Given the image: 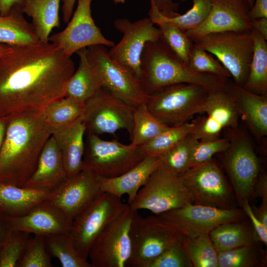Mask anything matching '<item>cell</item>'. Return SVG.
<instances>
[{"mask_svg":"<svg viewBox=\"0 0 267 267\" xmlns=\"http://www.w3.org/2000/svg\"><path fill=\"white\" fill-rule=\"evenodd\" d=\"M30 234L10 230L2 242L0 251V267H16Z\"/></svg>","mask_w":267,"mask_h":267,"instance_id":"b9f144b4","label":"cell"},{"mask_svg":"<svg viewBox=\"0 0 267 267\" xmlns=\"http://www.w3.org/2000/svg\"><path fill=\"white\" fill-rule=\"evenodd\" d=\"M194 44L216 57L229 72L234 83L243 86L253 53L251 31L211 33Z\"/></svg>","mask_w":267,"mask_h":267,"instance_id":"9c48e42d","label":"cell"},{"mask_svg":"<svg viewBox=\"0 0 267 267\" xmlns=\"http://www.w3.org/2000/svg\"><path fill=\"white\" fill-rule=\"evenodd\" d=\"M251 207L256 217L267 227V201L262 200L259 207Z\"/></svg>","mask_w":267,"mask_h":267,"instance_id":"f907efd6","label":"cell"},{"mask_svg":"<svg viewBox=\"0 0 267 267\" xmlns=\"http://www.w3.org/2000/svg\"><path fill=\"white\" fill-rule=\"evenodd\" d=\"M254 244L221 252L218 267H257L262 264L258 259Z\"/></svg>","mask_w":267,"mask_h":267,"instance_id":"ee69618b","label":"cell"},{"mask_svg":"<svg viewBox=\"0 0 267 267\" xmlns=\"http://www.w3.org/2000/svg\"><path fill=\"white\" fill-rule=\"evenodd\" d=\"M50 192L0 183V210L5 215L18 217L48 198Z\"/></svg>","mask_w":267,"mask_h":267,"instance_id":"484cf974","label":"cell"},{"mask_svg":"<svg viewBox=\"0 0 267 267\" xmlns=\"http://www.w3.org/2000/svg\"><path fill=\"white\" fill-rule=\"evenodd\" d=\"M249 14L251 20L261 17L267 18V0H254Z\"/></svg>","mask_w":267,"mask_h":267,"instance_id":"681fc988","label":"cell"},{"mask_svg":"<svg viewBox=\"0 0 267 267\" xmlns=\"http://www.w3.org/2000/svg\"><path fill=\"white\" fill-rule=\"evenodd\" d=\"M6 127V119L0 117V147L2 143Z\"/></svg>","mask_w":267,"mask_h":267,"instance_id":"9f6ffc18","label":"cell"},{"mask_svg":"<svg viewBox=\"0 0 267 267\" xmlns=\"http://www.w3.org/2000/svg\"><path fill=\"white\" fill-rule=\"evenodd\" d=\"M179 178L190 192L193 203L220 209H233V191L213 158L188 169Z\"/></svg>","mask_w":267,"mask_h":267,"instance_id":"8fae6325","label":"cell"},{"mask_svg":"<svg viewBox=\"0 0 267 267\" xmlns=\"http://www.w3.org/2000/svg\"><path fill=\"white\" fill-rule=\"evenodd\" d=\"M47 251L51 257L57 259L62 267H92L77 251L70 232L45 236Z\"/></svg>","mask_w":267,"mask_h":267,"instance_id":"836d02e7","label":"cell"},{"mask_svg":"<svg viewBox=\"0 0 267 267\" xmlns=\"http://www.w3.org/2000/svg\"><path fill=\"white\" fill-rule=\"evenodd\" d=\"M115 3H124L125 0H112Z\"/></svg>","mask_w":267,"mask_h":267,"instance_id":"680465c9","label":"cell"},{"mask_svg":"<svg viewBox=\"0 0 267 267\" xmlns=\"http://www.w3.org/2000/svg\"><path fill=\"white\" fill-rule=\"evenodd\" d=\"M86 141L83 167L97 177L110 178L119 176L147 156L141 146L104 140L93 134L88 133Z\"/></svg>","mask_w":267,"mask_h":267,"instance_id":"8992f818","label":"cell"},{"mask_svg":"<svg viewBox=\"0 0 267 267\" xmlns=\"http://www.w3.org/2000/svg\"><path fill=\"white\" fill-rule=\"evenodd\" d=\"M0 58V117L40 110L65 96L74 61L51 43L11 46Z\"/></svg>","mask_w":267,"mask_h":267,"instance_id":"6da1fadb","label":"cell"},{"mask_svg":"<svg viewBox=\"0 0 267 267\" xmlns=\"http://www.w3.org/2000/svg\"><path fill=\"white\" fill-rule=\"evenodd\" d=\"M192 7L183 14H178L169 17L163 15L157 8L152 0H150L149 18L154 24L160 22L171 23L185 32L194 29L206 20L211 8V0H192Z\"/></svg>","mask_w":267,"mask_h":267,"instance_id":"1f68e13d","label":"cell"},{"mask_svg":"<svg viewBox=\"0 0 267 267\" xmlns=\"http://www.w3.org/2000/svg\"><path fill=\"white\" fill-rule=\"evenodd\" d=\"M192 203L190 192L162 161L129 206L134 211L144 209L159 215Z\"/></svg>","mask_w":267,"mask_h":267,"instance_id":"52a82bcc","label":"cell"},{"mask_svg":"<svg viewBox=\"0 0 267 267\" xmlns=\"http://www.w3.org/2000/svg\"><path fill=\"white\" fill-rule=\"evenodd\" d=\"M12 47L6 44H0V58L9 52Z\"/></svg>","mask_w":267,"mask_h":267,"instance_id":"6f0895ef","label":"cell"},{"mask_svg":"<svg viewBox=\"0 0 267 267\" xmlns=\"http://www.w3.org/2000/svg\"><path fill=\"white\" fill-rule=\"evenodd\" d=\"M51 258L44 236L35 234L28 239L16 267H53Z\"/></svg>","mask_w":267,"mask_h":267,"instance_id":"f35d334b","label":"cell"},{"mask_svg":"<svg viewBox=\"0 0 267 267\" xmlns=\"http://www.w3.org/2000/svg\"><path fill=\"white\" fill-rule=\"evenodd\" d=\"M249 200L246 199L244 200L240 204V206L251 221L250 222L257 241H260L267 246V227H265L254 214Z\"/></svg>","mask_w":267,"mask_h":267,"instance_id":"bcb514c9","label":"cell"},{"mask_svg":"<svg viewBox=\"0 0 267 267\" xmlns=\"http://www.w3.org/2000/svg\"><path fill=\"white\" fill-rule=\"evenodd\" d=\"M52 131L41 110L22 112L6 119L0 147V183L23 187L35 172Z\"/></svg>","mask_w":267,"mask_h":267,"instance_id":"7a4b0ae2","label":"cell"},{"mask_svg":"<svg viewBox=\"0 0 267 267\" xmlns=\"http://www.w3.org/2000/svg\"><path fill=\"white\" fill-rule=\"evenodd\" d=\"M218 252H223L257 242L252 227L245 220L222 223L209 233Z\"/></svg>","mask_w":267,"mask_h":267,"instance_id":"f546056e","label":"cell"},{"mask_svg":"<svg viewBox=\"0 0 267 267\" xmlns=\"http://www.w3.org/2000/svg\"><path fill=\"white\" fill-rule=\"evenodd\" d=\"M211 10L203 23L185 32L193 43L211 33L252 30L249 13L254 0H211Z\"/></svg>","mask_w":267,"mask_h":267,"instance_id":"ac0fdd59","label":"cell"},{"mask_svg":"<svg viewBox=\"0 0 267 267\" xmlns=\"http://www.w3.org/2000/svg\"><path fill=\"white\" fill-rule=\"evenodd\" d=\"M130 234L132 251L127 267H146L183 235L160 216L142 217L134 211Z\"/></svg>","mask_w":267,"mask_h":267,"instance_id":"ba28073f","label":"cell"},{"mask_svg":"<svg viewBox=\"0 0 267 267\" xmlns=\"http://www.w3.org/2000/svg\"><path fill=\"white\" fill-rule=\"evenodd\" d=\"M181 1H186V0H180Z\"/></svg>","mask_w":267,"mask_h":267,"instance_id":"94428289","label":"cell"},{"mask_svg":"<svg viewBox=\"0 0 267 267\" xmlns=\"http://www.w3.org/2000/svg\"><path fill=\"white\" fill-rule=\"evenodd\" d=\"M252 29L260 33L267 40V18L261 17L251 20Z\"/></svg>","mask_w":267,"mask_h":267,"instance_id":"816d5d0a","label":"cell"},{"mask_svg":"<svg viewBox=\"0 0 267 267\" xmlns=\"http://www.w3.org/2000/svg\"><path fill=\"white\" fill-rule=\"evenodd\" d=\"M134 212L128 206L97 236L88 255L92 267H127L131 255L130 228Z\"/></svg>","mask_w":267,"mask_h":267,"instance_id":"7c38bea8","label":"cell"},{"mask_svg":"<svg viewBox=\"0 0 267 267\" xmlns=\"http://www.w3.org/2000/svg\"><path fill=\"white\" fill-rule=\"evenodd\" d=\"M158 10L164 16L172 17L178 14V4L173 0H152Z\"/></svg>","mask_w":267,"mask_h":267,"instance_id":"c3c4849f","label":"cell"},{"mask_svg":"<svg viewBox=\"0 0 267 267\" xmlns=\"http://www.w3.org/2000/svg\"><path fill=\"white\" fill-rule=\"evenodd\" d=\"M1 243H2V242H0V248L1 246Z\"/></svg>","mask_w":267,"mask_h":267,"instance_id":"91938a15","label":"cell"},{"mask_svg":"<svg viewBox=\"0 0 267 267\" xmlns=\"http://www.w3.org/2000/svg\"><path fill=\"white\" fill-rule=\"evenodd\" d=\"M146 267H193L185 249L184 236L176 240Z\"/></svg>","mask_w":267,"mask_h":267,"instance_id":"7bdbcfd3","label":"cell"},{"mask_svg":"<svg viewBox=\"0 0 267 267\" xmlns=\"http://www.w3.org/2000/svg\"><path fill=\"white\" fill-rule=\"evenodd\" d=\"M76 0H62L63 20L65 23H68L71 19Z\"/></svg>","mask_w":267,"mask_h":267,"instance_id":"db71d44e","label":"cell"},{"mask_svg":"<svg viewBox=\"0 0 267 267\" xmlns=\"http://www.w3.org/2000/svg\"><path fill=\"white\" fill-rule=\"evenodd\" d=\"M229 145L228 138L218 137L210 140H198L191 151L190 168L210 160L214 155L224 152Z\"/></svg>","mask_w":267,"mask_h":267,"instance_id":"f6af8a7d","label":"cell"},{"mask_svg":"<svg viewBox=\"0 0 267 267\" xmlns=\"http://www.w3.org/2000/svg\"><path fill=\"white\" fill-rule=\"evenodd\" d=\"M41 43L32 23L24 18L21 7L14 6L5 15H0V44L11 46Z\"/></svg>","mask_w":267,"mask_h":267,"instance_id":"f1b7e54d","label":"cell"},{"mask_svg":"<svg viewBox=\"0 0 267 267\" xmlns=\"http://www.w3.org/2000/svg\"><path fill=\"white\" fill-rule=\"evenodd\" d=\"M134 108L102 88L86 102L82 118L88 133L99 136L125 129L131 137Z\"/></svg>","mask_w":267,"mask_h":267,"instance_id":"4fadbf2b","label":"cell"},{"mask_svg":"<svg viewBox=\"0 0 267 267\" xmlns=\"http://www.w3.org/2000/svg\"><path fill=\"white\" fill-rule=\"evenodd\" d=\"M87 54L103 89L134 108L146 104L149 94L140 79L111 58L105 46H89Z\"/></svg>","mask_w":267,"mask_h":267,"instance_id":"5b68a950","label":"cell"},{"mask_svg":"<svg viewBox=\"0 0 267 267\" xmlns=\"http://www.w3.org/2000/svg\"><path fill=\"white\" fill-rule=\"evenodd\" d=\"M161 163L160 157L147 155L123 174L110 178L97 177V182L103 192L119 198L127 194L129 205L135 199L139 190L145 184L151 174Z\"/></svg>","mask_w":267,"mask_h":267,"instance_id":"7402d4cb","label":"cell"},{"mask_svg":"<svg viewBox=\"0 0 267 267\" xmlns=\"http://www.w3.org/2000/svg\"><path fill=\"white\" fill-rule=\"evenodd\" d=\"M85 103L64 96L49 103L41 110L46 122L53 131L67 126L81 117L85 111Z\"/></svg>","mask_w":267,"mask_h":267,"instance_id":"d6a6232c","label":"cell"},{"mask_svg":"<svg viewBox=\"0 0 267 267\" xmlns=\"http://www.w3.org/2000/svg\"><path fill=\"white\" fill-rule=\"evenodd\" d=\"M209 93L199 85L177 84L149 94L146 105L161 122L169 126H176L203 113Z\"/></svg>","mask_w":267,"mask_h":267,"instance_id":"277c9868","label":"cell"},{"mask_svg":"<svg viewBox=\"0 0 267 267\" xmlns=\"http://www.w3.org/2000/svg\"><path fill=\"white\" fill-rule=\"evenodd\" d=\"M254 47L249 74L243 87L257 94L267 95V43L258 31L251 30Z\"/></svg>","mask_w":267,"mask_h":267,"instance_id":"4dcf8cb0","label":"cell"},{"mask_svg":"<svg viewBox=\"0 0 267 267\" xmlns=\"http://www.w3.org/2000/svg\"><path fill=\"white\" fill-rule=\"evenodd\" d=\"M187 64L196 72L212 74L228 79L231 77L229 72L216 58L194 43L190 49Z\"/></svg>","mask_w":267,"mask_h":267,"instance_id":"ab89813d","label":"cell"},{"mask_svg":"<svg viewBox=\"0 0 267 267\" xmlns=\"http://www.w3.org/2000/svg\"><path fill=\"white\" fill-rule=\"evenodd\" d=\"M161 37L184 62L187 64L190 49L193 44L185 32L168 22L157 23Z\"/></svg>","mask_w":267,"mask_h":267,"instance_id":"60d3db41","label":"cell"},{"mask_svg":"<svg viewBox=\"0 0 267 267\" xmlns=\"http://www.w3.org/2000/svg\"><path fill=\"white\" fill-rule=\"evenodd\" d=\"M169 127L156 118L146 104L137 107L134 112L131 143L135 146L142 145Z\"/></svg>","mask_w":267,"mask_h":267,"instance_id":"e575fe53","label":"cell"},{"mask_svg":"<svg viewBox=\"0 0 267 267\" xmlns=\"http://www.w3.org/2000/svg\"><path fill=\"white\" fill-rule=\"evenodd\" d=\"M86 132V127L82 116L74 122L52 132L51 135L60 152L68 177L84 168Z\"/></svg>","mask_w":267,"mask_h":267,"instance_id":"d4e9b609","label":"cell"},{"mask_svg":"<svg viewBox=\"0 0 267 267\" xmlns=\"http://www.w3.org/2000/svg\"><path fill=\"white\" fill-rule=\"evenodd\" d=\"M159 216L188 238L209 233L222 223L246 220L247 217L242 209H220L194 203Z\"/></svg>","mask_w":267,"mask_h":267,"instance_id":"9a60e30c","label":"cell"},{"mask_svg":"<svg viewBox=\"0 0 267 267\" xmlns=\"http://www.w3.org/2000/svg\"><path fill=\"white\" fill-rule=\"evenodd\" d=\"M239 117L258 138L267 134V95L253 93L235 83L227 84Z\"/></svg>","mask_w":267,"mask_h":267,"instance_id":"cb8c5ba5","label":"cell"},{"mask_svg":"<svg viewBox=\"0 0 267 267\" xmlns=\"http://www.w3.org/2000/svg\"><path fill=\"white\" fill-rule=\"evenodd\" d=\"M128 206L121 198L103 192L73 220L70 233L84 260L88 261L90 248L99 234Z\"/></svg>","mask_w":267,"mask_h":267,"instance_id":"30bf717a","label":"cell"},{"mask_svg":"<svg viewBox=\"0 0 267 267\" xmlns=\"http://www.w3.org/2000/svg\"><path fill=\"white\" fill-rule=\"evenodd\" d=\"M224 153L223 164L232 185L234 195L240 204L251 196L260 172V162L249 138L235 132L229 138Z\"/></svg>","mask_w":267,"mask_h":267,"instance_id":"5bb4252c","label":"cell"},{"mask_svg":"<svg viewBox=\"0 0 267 267\" xmlns=\"http://www.w3.org/2000/svg\"><path fill=\"white\" fill-rule=\"evenodd\" d=\"M114 26L123 34V37L117 44L111 47L108 54L111 58L126 67L140 79L143 49L147 42L160 39V31L149 17L134 22L126 18H119L115 20Z\"/></svg>","mask_w":267,"mask_h":267,"instance_id":"2e32d148","label":"cell"},{"mask_svg":"<svg viewBox=\"0 0 267 267\" xmlns=\"http://www.w3.org/2000/svg\"><path fill=\"white\" fill-rule=\"evenodd\" d=\"M102 192L97 176L84 168L68 177L50 192L47 200L73 221Z\"/></svg>","mask_w":267,"mask_h":267,"instance_id":"d6986e66","label":"cell"},{"mask_svg":"<svg viewBox=\"0 0 267 267\" xmlns=\"http://www.w3.org/2000/svg\"><path fill=\"white\" fill-rule=\"evenodd\" d=\"M203 113L205 118L198 120L197 126L192 134L200 141L219 137L226 128L236 129L239 115L234 100L226 89L209 92Z\"/></svg>","mask_w":267,"mask_h":267,"instance_id":"ffe728a7","label":"cell"},{"mask_svg":"<svg viewBox=\"0 0 267 267\" xmlns=\"http://www.w3.org/2000/svg\"><path fill=\"white\" fill-rule=\"evenodd\" d=\"M9 231L5 219V215L0 210V242L4 240Z\"/></svg>","mask_w":267,"mask_h":267,"instance_id":"11a10c76","label":"cell"},{"mask_svg":"<svg viewBox=\"0 0 267 267\" xmlns=\"http://www.w3.org/2000/svg\"><path fill=\"white\" fill-rule=\"evenodd\" d=\"M140 80L149 95L170 86L190 84L209 92L226 89L228 79L191 70L160 37L147 42L140 58Z\"/></svg>","mask_w":267,"mask_h":267,"instance_id":"3957f363","label":"cell"},{"mask_svg":"<svg viewBox=\"0 0 267 267\" xmlns=\"http://www.w3.org/2000/svg\"><path fill=\"white\" fill-rule=\"evenodd\" d=\"M197 125L198 120L169 126L151 140L140 146L146 155L159 157L183 137L193 134Z\"/></svg>","mask_w":267,"mask_h":267,"instance_id":"d590c367","label":"cell"},{"mask_svg":"<svg viewBox=\"0 0 267 267\" xmlns=\"http://www.w3.org/2000/svg\"><path fill=\"white\" fill-rule=\"evenodd\" d=\"M61 0H23L21 10L32 18V24L42 43H49L52 29L60 26L59 11Z\"/></svg>","mask_w":267,"mask_h":267,"instance_id":"83f0119b","label":"cell"},{"mask_svg":"<svg viewBox=\"0 0 267 267\" xmlns=\"http://www.w3.org/2000/svg\"><path fill=\"white\" fill-rule=\"evenodd\" d=\"M24 0H0V15L7 14L15 6H22Z\"/></svg>","mask_w":267,"mask_h":267,"instance_id":"f5cc1de1","label":"cell"},{"mask_svg":"<svg viewBox=\"0 0 267 267\" xmlns=\"http://www.w3.org/2000/svg\"><path fill=\"white\" fill-rule=\"evenodd\" d=\"M68 177L60 152L51 135L42 151L35 172L23 187L51 192Z\"/></svg>","mask_w":267,"mask_h":267,"instance_id":"603a6c76","label":"cell"},{"mask_svg":"<svg viewBox=\"0 0 267 267\" xmlns=\"http://www.w3.org/2000/svg\"><path fill=\"white\" fill-rule=\"evenodd\" d=\"M198 141L192 134H189L159 157L170 171L179 177L190 168L191 151Z\"/></svg>","mask_w":267,"mask_h":267,"instance_id":"74e56055","label":"cell"},{"mask_svg":"<svg viewBox=\"0 0 267 267\" xmlns=\"http://www.w3.org/2000/svg\"><path fill=\"white\" fill-rule=\"evenodd\" d=\"M251 196L260 197L267 201V175L265 172L259 173L253 185Z\"/></svg>","mask_w":267,"mask_h":267,"instance_id":"7dc6e473","label":"cell"},{"mask_svg":"<svg viewBox=\"0 0 267 267\" xmlns=\"http://www.w3.org/2000/svg\"><path fill=\"white\" fill-rule=\"evenodd\" d=\"M92 0H77V8L66 27L49 38L71 57L78 50L94 45L112 47L115 44L105 38L95 24L91 12Z\"/></svg>","mask_w":267,"mask_h":267,"instance_id":"e0dca14e","label":"cell"},{"mask_svg":"<svg viewBox=\"0 0 267 267\" xmlns=\"http://www.w3.org/2000/svg\"><path fill=\"white\" fill-rule=\"evenodd\" d=\"M9 230L23 231L44 236L70 232L73 221L47 199L18 217L5 215Z\"/></svg>","mask_w":267,"mask_h":267,"instance_id":"44dd1931","label":"cell"},{"mask_svg":"<svg viewBox=\"0 0 267 267\" xmlns=\"http://www.w3.org/2000/svg\"><path fill=\"white\" fill-rule=\"evenodd\" d=\"M79 57L78 68L67 83L65 96L85 103L102 88L87 54V48L76 52Z\"/></svg>","mask_w":267,"mask_h":267,"instance_id":"4316f807","label":"cell"},{"mask_svg":"<svg viewBox=\"0 0 267 267\" xmlns=\"http://www.w3.org/2000/svg\"><path fill=\"white\" fill-rule=\"evenodd\" d=\"M184 245L193 267H218L219 253L209 233L194 238L184 236Z\"/></svg>","mask_w":267,"mask_h":267,"instance_id":"8d00e7d4","label":"cell"}]
</instances>
